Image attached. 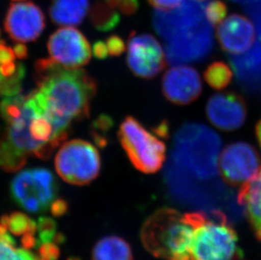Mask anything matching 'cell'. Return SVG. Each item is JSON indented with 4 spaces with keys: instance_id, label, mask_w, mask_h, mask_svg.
Returning a JSON list of instances; mask_svg holds the SVG:
<instances>
[{
    "instance_id": "cell-1",
    "label": "cell",
    "mask_w": 261,
    "mask_h": 260,
    "mask_svg": "<svg viewBox=\"0 0 261 260\" xmlns=\"http://www.w3.org/2000/svg\"><path fill=\"white\" fill-rule=\"evenodd\" d=\"M37 89L30 94L37 110L60 134L68 135L71 123L87 118L96 95V82L84 69H69L52 59L35 64Z\"/></svg>"
},
{
    "instance_id": "cell-2",
    "label": "cell",
    "mask_w": 261,
    "mask_h": 260,
    "mask_svg": "<svg viewBox=\"0 0 261 260\" xmlns=\"http://www.w3.org/2000/svg\"><path fill=\"white\" fill-rule=\"evenodd\" d=\"M205 5L184 0L174 10H155L152 25L165 42L167 61L172 65L200 61L213 47V31L207 20Z\"/></svg>"
},
{
    "instance_id": "cell-3",
    "label": "cell",
    "mask_w": 261,
    "mask_h": 260,
    "mask_svg": "<svg viewBox=\"0 0 261 260\" xmlns=\"http://www.w3.org/2000/svg\"><path fill=\"white\" fill-rule=\"evenodd\" d=\"M222 145L219 136L206 126L187 123L177 130L166 172L180 182L201 189L200 184L218 175V154Z\"/></svg>"
},
{
    "instance_id": "cell-4",
    "label": "cell",
    "mask_w": 261,
    "mask_h": 260,
    "mask_svg": "<svg viewBox=\"0 0 261 260\" xmlns=\"http://www.w3.org/2000/svg\"><path fill=\"white\" fill-rule=\"evenodd\" d=\"M36 113L30 95L5 96L0 101V117L6 124L0 135V169L17 172L29 157L47 160L53 155L31 134V122Z\"/></svg>"
},
{
    "instance_id": "cell-5",
    "label": "cell",
    "mask_w": 261,
    "mask_h": 260,
    "mask_svg": "<svg viewBox=\"0 0 261 260\" xmlns=\"http://www.w3.org/2000/svg\"><path fill=\"white\" fill-rule=\"evenodd\" d=\"M195 226L187 213L163 208L145 221L141 238L145 249L155 258L165 260H191Z\"/></svg>"
},
{
    "instance_id": "cell-6",
    "label": "cell",
    "mask_w": 261,
    "mask_h": 260,
    "mask_svg": "<svg viewBox=\"0 0 261 260\" xmlns=\"http://www.w3.org/2000/svg\"><path fill=\"white\" fill-rule=\"evenodd\" d=\"M195 226L191 260H240L244 253L236 231L221 211L188 213Z\"/></svg>"
},
{
    "instance_id": "cell-7",
    "label": "cell",
    "mask_w": 261,
    "mask_h": 260,
    "mask_svg": "<svg viewBox=\"0 0 261 260\" xmlns=\"http://www.w3.org/2000/svg\"><path fill=\"white\" fill-rule=\"evenodd\" d=\"M118 135L122 147L136 169L148 174L162 168L166 157L164 143L145 129L136 118L126 117Z\"/></svg>"
},
{
    "instance_id": "cell-8",
    "label": "cell",
    "mask_w": 261,
    "mask_h": 260,
    "mask_svg": "<svg viewBox=\"0 0 261 260\" xmlns=\"http://www.w3.org/2000/svg\"><path fill=\"white\" fill-rule=\"evenodd\" d=\"M55 169L65 182L78 186L91 184L101 171V157L92 144L72 140L61 145L55 157Z\"/></svg>"
},
{
    "instance_id": "cell-9",
    "label": "cell",
    "mask_w": 261,
    "mask_h": 260,
    "mask_svg": "<svg viewBox=\"0 0 261 260\" xmlns=\"http://www.w3.org/2000/svg\"><path fill=\"white\" fill-rule=\"evenodd\" d=\"M57 181L46 168H32L18 173L10 184L13 200L31 213L44 212L57 196Z\"/></svg>"
},
{
    "instance_id": "cell-10",
    "label": "cell",
    "mask_w": 261,
    "mask_h": 260,
    "mask_svg": "<svg viewBox=\"0 0 261 260\" xmlns=\"http://www.w3.org/2000/svg\"><path fill=\"white\" fill-rule=\"evenodd\" d=\"M259 155L253 145L235 142L227 145L220 157L218 169L222 181L229 186H242L260 168Z\"/></svg>"
},
{
    "instance_id": "cell-11",
    "label": "cell",
    "mask_w": 261,
    "mask_h": 260,
    "mask_svg": "<svg viewBox=\"0 0 261 260\" xmlns=\"http://www.w3.org/2000/svg\"><path fill=\"white\" fill-rule=\"evenodd\" d=\"M166 55L152 35L132 32L128 42L127 64L137 76L151 79L165 69Z\"/></svg>"
},
{
    "instance_id": "cell-12",
    "label": "cell",
    "mask_w": 261,
    "mask_h": 260,
    "mask_svg": "<svg viewBox=\"0 0 261 260\" xmlns=\"http://www.w3.org/2000/svg\"><path fill=\"white\" fill-rule=\"evenodd\" d=\"M47 50L51 59L65 69H78L88 64L91 49L88 40L74 27H63L50 36Z\"/></svg>"
},
{
    "instance_id": "cell-13",
    "label": "cell",
    "mask_w": 261,
    "mask_h": 260,
    "mask_svg": "<svg viewBox=\"0 0 261 260\" xmlns=\"http://www.w3.org/2000/svg\"><path fill=\"white\" fill-rule=\"evenodd\" d=\"M5 32L16 42L36 41L44 31V14L32 2L11 4L5 15Z\"/></svg>"
},
{
    "instance_id": "cell-14",
    "label": "cell",
    "mask_w": 261,
    "mask_h": 260,
    "mask_svg": "<svg viewBox=\"0 0 261 260\" xmlns=\"http://www.w3.org/2000/svg\"><path fill=\"white\" fill-rule=\"evenodd\" d=\"M201 91L200 74L192 67L177 65L168 69L163 75V94L173 103H191L200 96Z\"/></svg>"
},
{
    "instance_id": "cell-15",
    "label": "cell",
    "mask_w": 261,
    "mask_h": 260,
    "mask_svg": "<svg viewBox=\"0 0 261 260\" xmlns=\"http://www.w3.org/2000/svg\"><path fill=\"white\" fill-rule=\"evenodd\" d=\"M206 115L216 128L232 131L245 122L246 104L242 96L233 92L215 94L207 102Z\"/></svg>"
},
{
    "instance_id": "cell-16",
    "label": "cell",
    "mask_w": 261,
    "mask_h": 260,
    "mask_svg": "<svg viewBox=\"0 0 261 260\" xmlns=\"http://www.w3.org/2000/svg\"><path fill=\"white\" fill-rule=\"evenodd\" d=\"M217 38L225 52L239 55L247 52L254 45V27L246 16L232 14L217 25Z\"/></svg>"
},
{
    "instance_id": "cell-17",
    "label": "cell",
    "mask_w": 261,
    "mask_h": 260,
    "mask_svg": "<svg viewBox=\"0 0 261 260\" xmlns=\"http://www.w3.org/2000/svg\"><path fill=\"white\" fill-rule=\"evenodd\" d=\"M237 81L245 91L256 92L261 89V40L244 54L229 57Z\"/></svg>"
},
{
    "instance_id": "cell-18",
    "label": "cell",
    "mask_w": 261,
    "mask_h": 260,
    "mask_svg": "<svg viewBox=\"0 0 261 260\" xmlns=\"http://www.w3.org/2000/svg\"><path fill=\"white\" fill-rule=\"evenodd\" d=\"M238 203L244 206L254 235L261 241V167L251 179L242 185Z\"/></svg>"
},
{
    "instance_id": "cell-19",
    "label": "cell",
    "mask_w": 261,
    "mask_h": 260,
    "mask_svg": "<svg viewBox=\"0 0 261 260\" xmlns=\"http://www.w3.org/2000/svg\"><path fill=\"white\" fill-rule=\"evenodd\" d=\"M90 9L89 0H53L49 16L59 25H81Z\"/></svg>"
},
{
    "instance_id": "cell-20",
    "label": "cell",
    "mask_w": 261,
    "mask_h": 260,
    "mask_svg": "<svg viewBox=\"0 0 261 260\" xmlns=\"http://www.w3.org/2000/svg\"><path fill=\"white\" fill-rule=\"evenodd\" d=\"M92 260H133V253L124 239L108 236L96 243L92 251Z\"/></svg>"
},
{
    "instance_id": "cell-21",
    "label": "cell",
    "mask_w": 261,
    "mask_h": 260,
    "mask_svg": "<svg viewBox=\"0 0 261 260\" xmlns=\"http://www.w3.org/2000/svg\"><path fill=\"white\" fill-rule=\"evenodd\" d=\"M0 222L5 225L8 231L16 237H20L21 239L37 235V224L22 212L5 215L0 218Z\"/></svg>"
},
{
    "instance_id": "cell-22",
    "label": "cell",
    "mask_w": 261,
    "mask_h": 260,
    "mask_svg": "<svg viewBox=\"0 0 261 260\" xmlns=\"http://www.w3.org/2000/svg\"><path fill=\"white\" fill-rule=\"evenodd\" d=\"M91 24L100 32H107L114 30L120 22V15L116 9L110 7L104 1L97 2L91 10Z\"/></svg>"
},
{
    "instance_id": "cell-23",
    "label": "cell",
    "mask_w": 261,
    "mask_h": 260,
    "mask_svg": "<svg viewBox=\"0 0 261 260\" xmlns=\"http://www.w3.org/2000/svg\"><path fill=\"white\" fill-rule=\"evenodd\" d=\"M5 225L0 222V260H37L27 248H18Z\"/></svg>"
},
{
    "instance_id": "cell-24",
    "label": "cell",
    "mask_w": 261,
    "mask_h": 260,
    "mask_svg": "<svg viewBox=\"0 0 261 260\" xmlns=\"http://www.w3.org/2000/svg\"><path fill=\"white\" fill-rule=\"evenodd\" d=\"M204 80L212 88L222 90L232 81V73L229 66L223 62H214L210 64L204 73Z\"/></svg>"
},
{
    "instance_id": "cell-25",
    "label": "cell",
    "mask_w": 261,
    "mask_h": 260,
    "mask_svg": "<svg viewBox=\"0 0 261 260\" xmlns=\"http://www.w3.org/2000/svg\"><path fill=\"white\" fill-rule=\"evenodd\" d=\"M37 246L45 243H56L59 245L64 243L65 237L57 232V225L51 217L42 216L37 221Z\"/></svg>"
},
{
    "instance_id": "cell-26",
    "label": "cell",
    "mask_w": 261,
    "mask_h": 260,
    "mask_svg": "<svg viewBox=\"0 0 261 260\" xmlns=\"http://www.w3.org/2000/svg\"><path fill=\"white\" fill-rule=\"evenodd\" d=\"M114 122L111 117L100 115L94 121L91 128L92 137L99 147L103 148L108 145L107 134L114 127Z\"/></svg>"
},
{
    "instance_id": "cell-27",
    "label": "cell",
    "mask_w": 261,
    "mask_h": 260,
    "mask_svg": "<svg viewBox=\"0 0 261 260\" xmlns=\"http://www.w3.org/2000/svg\"><path fill=\"white\" fill-rule=\"evenodd\" d=\"M206 19L213 27L219 25L227 14V6L222 0H213L205 5Z\"/></svg>"
},
{
    "instance_id": "cell-28",
    "label": "cell",
    "mask_w": 261,
    "mask_h": 260,
    "mask_svg": "<svg viewBox=\"0 0 261 260\" xmlns=\"http://www.w3.org/2000/svg\"><path fill=\"white\" fill-rule=\"evenodd\" d=\"M37 247V260H58L60 256V248L56 243H42Z\"/></svg>"
},
{
    "instance_id": "cell-29",
    "label": "cell",
    "mask_w": 261,
    "mask_h": 260,
    "mask_svg": "<svg viewBox=\"0 0 261 260\" xmlns=\"http://www.w3.org/2000/svg\"><path fill=\"white\" fill-rule=\"evenodd\" d=\"M244 10L254 22L256 27L258 38L261 40V0H255L254 2L244 5Z\"/></svg>"
},
{
    "instance_id": "cell-30",
    "label": "cell",
    "mask_w": 261,
    "mask_h": 260,
    "mask_svg": "<svg viewBox=\"0 0 261 260\" xmlns=\"http://www.w3.org/2000/svg\"><path fill=\"white\" fill-rule=\"evenodd\" d=\"M106 44L109 50V54L111 56H120L125 50L124 42L116 35L109 37L107 39Z\"/></svg>"
},
{
    "instance_id": "cell-31",
    "label": "cell",
    "mask_w": 261,
    "mask_h": 260,
    "mask_svg": "<svg viewBox=\"0 0 261 260\" xmlns=\"http://www.w3.org/2000/svg\"><path fill=\"white\" fill-rule=\"evenodd\" d=\"M150 5L156 10H174L182 4L184 0H147Z\"/></svg>"
},
{
    "instance_id": "cell-32",
    "label": "cell",
    "mask_w": 261,
    "mask_h": 260,
    "mask_svg": "<svg viewBox=\"0 0 261 260\" xmlns=\"http://www.w3.org/2000/svg\"><path fill=\"white\" fill-rule=\"evenodd\" d=\"M140 8L139 0H122L118 7L121 14L124 15H133Z\"/></svg>"
},
{
    "instance_id": "cell-33",
    "label": "cell",
    "mask_w": 261,
    "mask_h": 260,
    "mask_svg": "<svg viewBox=\"0 0 261 260\" xmlns=\"http://www.w3.org/2000/svg\"><path fill=\"white\" fill-rule=\"evenodd\" d=\"M15 54L14 48L6 45L5 40L0 42V64L15 61Z\"/></svg>"
},
{
    "instance_id": "cell-34",
    "label": "cell",
    "mask_w": 261,
    "mask_h": 260,
    "mask_svg": "<svg viewBox=\"0 0 261 260\" xmlns=\"http://www.w3.org/2000/svg\"><path fill=\"white\" fill-rule=\"evenodd\" d=\"M51 213L55 217H61L67 213L68 204L64 199H55L51 204Z\"/></svg>"
},
{
    "instance_id": "cell-35",
    "label": "cell",
    "mask_w": 261,
    "mask_h": 260,
    "mask_svg": "<svg viewBox=\"0 0 261 260\" xmlns=\"http://www.w3.org/2000/svg\"><path fill=\"white\" fill-rule=\"evenodd\" d=\"M93 54L96 59H104L109 56V50L107 47L106 42L98 41L93 45Z\"/></svg>"
},
{
    "instance_id": "cell-36",
    "label": "cell",
    "mask_w": 261,
    "mask_h": 260,
    "mask_svg": "<svg viewBox=\"0 0 261 260\" xmlns=\"http://www.w3.org/2000/svg\"><path fill=\"white\" fill-rule=\"evenodd\" d=\"M153 131L159 137L168 139L169 136V124L167 121H163L155 127Z\"/></svg>"
},
{
    "instance_id": "cell-37",
    "label": "cell",
    "mask_w": 261,
    "mask_h": 260,
    "mask_svg": "<svg viewBox=\"0 0 261 260\" xmlns=\"http://www.w3.org/2000/svg\"><path fill=\"white\" fill-rule=\"evenodd\" d=\"M14 52H15V57L19 59H25L28 56V47L25 45L22 44L21 42H19L18 44L14 47Z\"/></svg>"
},
{
    "instance_id": "cell-38",
    "label": "cell",
    "mask_w": 261,
    "mask_h": 260,
    "mask_svg": "<svg viewBox=\"0 0 261 260\" xmlns=\"http://www.w3.org/2000/svg\"><path fill=\"white\" fill-rule=\"evenodd\" d=\"M103 1L106 3L107 5H109L110 7L114 8V9H118L122 0H103Z\"/></svg>"
},
{
    "instance_id": "cell-39",
    "label": "cell",
    "mask_w": 261,
    "mask_h": 260,
    "mask_svg": "<svg viewBox=\"0 0 261 260\" xmlns=\"http://www.w3.org/2000/svg\"><path fill=\"white\" fill-rule=\"evenodd\" d=\"M255 133H256L257 140H258V142H259L261 147V120H259L257 123Z\"/></svg>"
},
{
    "instance_id": "cell-40",
    "label": "cell",
    "mask_w": 261,
    "mask_h": 260,
    "mask_svg": "<svg viewBox=\"0 0 261 260\" xmlns=\"http://www.w3.org/2000/svg\"><path fill=\"white\" fill-rule=\"evenodd\" d=\"M233 3H237V4H241V5H246L250 3L254 2L255 0H230Z\"/></svg>"
},
{
    "instance_id": "cell-41",
    "label": "cell",
    "mask_w": 261,
    "mask_h": 260,
    "mask_svg": "<svg viewBox=\"0 0 261 260\" xmlns=\"http://www.w3.org/2000/svg\"><path fill=\"white\" fill-rule=\"evenodd\" d=\"M67 260H81V259H80V258H72V257H71V258H69Z\"/></svg>"
},
{
    "instance_id": "cell-42",
    "label": "cell",
    "mask_w": 261,
    "mask_h": 260,
    "mask_svg": "<svg viewBox=\"0 0 261 260\" xmlns=\"http://www.w3.org/2000/svg\"><path fill=\"white\" fill-rule=\"evenodd\" d=\"M3 41L2 37H1V31H0V42Z\"/></svg>"
},
{
    "instance_id": "cell-43",
    "label": "cell",
    "mask_w": 261,
    "mask_h": 260,
    "mask_svg": "<svg viewBox=\"0 0 261 260\" xmlns=\"http://www.w3.org/2000/svg\"><path fill=\"white\" fill-rule=\"evenodd\" d=\"M13 1H22V0H13Z\"/></svg>"
},
{
    "instance_id": "cell-44",
    "label": "cell",
    "mask_w": 261,
    "mask_h": 260,
    "mask_svg": "<svg viewBox=\"0 0 261 260\" xmlns=\"http://www.w3.org/2000/svg\"><path fill=\"white\" fill-rule=\"evenodd\" d=\"M0 135H1V129H0Z\"/></svg>"
},
{
    "instance_id": "cell-45",
    "label": "cell",
    "mask_w": 261,
    "mask_h": 260,
    "mask_svg": "<svg viewBox=\"0 0 261 260\" xmlns=\"http://www.w3.org/2000/svg\"><path fill=\"white\" fill-rule=\"evenodd\" d=\"M199 1H204V0H199Z\"/></svg>"
}]
</instances>
